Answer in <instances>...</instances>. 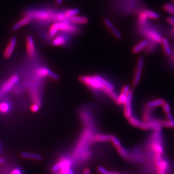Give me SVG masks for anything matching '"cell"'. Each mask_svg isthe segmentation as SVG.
<instances>
[{
  "label": "cell",
  "instance_id": "obj_1",
  "mask_svg": "<svg viewBox=\"0 0 174 174\" xmlns=\"http://www.w3.org/2000/svg\"><path fill=\"white\" fill-rule=\"evenodd\" d=\"M53 12L45 10H28L25 12V15L30 17L33 19L40 21L52 20Z\"/></svg>",
  "mask_w": 174,
  "mask_h": 174
},
{
  "label": "cell",
  "instance_id": "obj_2",
  "mask_svg": "<svg viewBox=\"0 0 174 174\" xmlns=\"http://www.w3.org/2000/svg\"><path fill=\"white\" fill-rule=\"evenodd\" d=\"M79 80L83 83L85 84L90 88L94 90H102L103 87L98 81L94 76H82L79 78Z\"/></svg>",
  "mask_w": 174,
  "mask_h": 174
},
{
  "label": "cell",
  "instance_id": "obj_3",
  "mask_svg": "<svg viewBox=\"0 0 174 174\" xmlns=\"http://www.w3.org/2000/svg\"><path fill=\"white\" fill-rule=\"evenodd\" d=\"M54 24L58 31L71 33H76L78 31L77 27L74 24H73L74 23L71 22L70 21L68 22V20L62 22H55Z\"/></svg>",
  "mask_w": 174,
  "mask_h": 174
},
{
  "label": "cell",
  "instance_id": "obj_4",
  "mask_svg": "<svg viewBox=\"0 0 174 174\" xmlns=\"http://www.w3.org/2000/svg\"><path fill=\"white\" fill-rule=\"evenodd\" d=\"M143 33L149 40L152 42L155 43H161L162 37L161 34L156 30L145 27L143 30Z\"/></svg>",
  "mask_w": 174,
  "mask_h": 174
},
{
  "label": "cell",
  "instance_id": "obj_5",
  "mask_svg": "<svg viewBox=\"0 0 174 174\" xmlns=\"http://www.w3.org/2000/svg\"><path fill=\"white\" fill-rule=\"evenodd\" d=\"M19 81V76L17 75H14L11 76L8 81H6L4 85L2 86L1 89V92L2 94L8 93L10 90L13 89L14 87L17 84Z\"/></svg>",
  "mask_w": 174,
  "mask_h": 174
},
{
  "label": "cell",
  "instance_id": "obj_6",
  "mask_svg": "<svg viewBox=\"0 0 174 174\" xmlns=\"http://www.w3.org/2000/svg\"><path fill=\"white\" fill-rule=\"evenodd\" d=\"M144 64V59L143 57H140L138 58V62H137L136 69L134 73V81H133V85L134 87L138 85V83H140L141 75H142Z\"/></svg>",
  "mask_w": 174,
  "mask_h": 174
},
{
  "label": "cell",
  "instance_id": "obj_7",
  "mask_svg": "<svg viewBox=\"0 0 174 174\" xmlns=\"http://www.w3.org/2000/svg\"><path fill=\"white\" fill-rule=\"evenodd\" d=\"M132 98H133V92L132 90H131L127 94V100L125 101V103L124 104L125 116L128 119L132 116Z\"/></svg>",
  "mask_w": 174,
  "mask_h": 174
},
{
  "label": "cell",
  "instance_id": "obj_8",
  "mask_svg": "<svg viewBox=\"0 0 174 174\" xmlns=\"http://www.w3.org/2000/svg\"><path fill=\"white\" fill-rule=\"evenodd\" d=\"M36 75L39 77L45 78L46 76L50 77L54 80H58L59 77L57 74L52 71L49 68L46 67H41L39 68L36 70Z\"/></svg>",
  "mask_w": 174,
  "mask_h": 174
},
{
  "label": "cell",
  "instance_id": "obj_9",
  "mask_svg": "<svg viewBox=\"0 0 174 174\" xmlns=\"http://www.w3.org/2000/svg\"><path fill=\"white\" fill-rule=\"evenodd\" d=\"M128 121L130 124L135 127H137L143 130H149L148 125L146 122L140 121L138 118H136L134 116H132L129 118Z\"/></svg>",
  "mask_w": 174,
  "mask_h": 174
},
{
  "label": "cell",
  "instance_id": "obj_10",
  "mask_svg": "<svg viewBox=\"0 0 174 174\" xmlns=\"http://www.w3.org/2000/svg\"><path fill=\"white\" fill-rule=\"evenodd\" d=\"M26 45L28 54L30 56L33 57L36 54V48L33 38L28 35L26 38Z\"/></svg>",
  "mask_w": 174,
  "mask_h": 174
},
{
  "label": "cell",
  "instance_id": "obj_11",
  "mask_svg": "<svg viewBox=\"0 0 174 174\" xmlns=\"http://www.w3.org/2000/svg\"><path fill=\"white\" fill-rule=\"evenodd\" d=\"M71 166V162L69 161L68 159H63L61 161L58 162L57 163L52 167V170L55 172L58 171H60L61 169L64 168H67V167H70Z\"/></svg>",
  "mask_w": 174,
  "mask_h": 174
},
{
  "label": "cell",
  "instance_id": "obj_12",
  "mask_svg": "<svg viewBox=\"0 0 174 174\" xmlns=\"http://www.w3.org/2000/svg\"><path fill=\"white\" fill-rule=\"evenodd\" d=\"M17 44V39L15 37H13L9 41V44L5 51L4 56L5 58H8L13 53L14 50Z\"/></svg>",
  "mask_w": 174,
  "mask_h": 174
},
{
  "label": "cell",
  "instance_id": "obj_13",
  "mask_svg": "<svg viewBox=\"0 0 174 174\" xmlns=\"http://www.w3.org/2000/svg\"><path fill=\"white\" fill-rule=\"evenodd\" d=\"M32 19L30 17L25 15L23 18H22L20 21H19L18 22L16 23L13 27V31H17L19 29H20L21 27H23L30 23H31Z\"/></svg>",
  "mask_w": 174,
  "mask_h": 174
},
{
  "label": "cell",
  "instance_id": "obj_14",
  "mask_svg": "<svg viewBox=\"0 0 174 174\" xmlns=\"http://www.w3.org/2000/svg\"><path fill=\"white\" fill-rule=\"evenodd\" d=\"M104 23L105 24V25L107 26V28L111 31L112 33H113V35L115 36L118 39H121L122 35L121 34V32L119 31L114 26V25L112 24V22L108 19L107 18L104 19Z\"/></svg>",
  "mask_w": 174,
  "mask_h": 174
},
{
  "label": "cell",
  "instance_id": "obj_15",
  "mask_svg": "<svg viewBox=\"0 0 174 174\" xmlns=\"http://www.w3.org/2000/svg\"><path fill=\"white\" fill-rule=\"evenodd\" d=\"M67 41V37L64 35H61L54 39L52 41V45L55 46H63L66 44Z\"/></svg>",
  "mask_w": 174,
  "mask_h": 174
},
{
  "label": "cell",
  "instance_id": "obj_16",
  "mask_svg": "<svg viewBox=\"0 0 174 174\" xmlns=\"http://www.w3.org/2000/svg\"><path fill=\"white\" fill-rule=\"evenodd\" d=\"M165 101L162 98L156 99V100H152V101L148 102L146 104V107L149 109L156 108V107H159V106H161Z\"/></svg>",
  "mask_w": 174,
  "mask_h": 174
},
{
  "label": "cell",
  "instance_id": "obj_17",
  "mask_svg": "<svg viewBox=\"0 0 174 174\" xmlns=\"http://www.w3.org/2000/svg\"><path fill=\"white\" fill-rule=\"evenodd\" d=\"M94 77L98 80V81L101 84V85H103L104 88L110 90H114V87L110 82H109V81H107L100 75H94Z\"/></svg>",
  "mask_w": 174,
  "mask_h": 174
},
{
  "label": "cell",
  "instance_id": "obj_18",
  "mask_svg": "<svg viewBox=\"0 0 174 174\" xmlns=\"http://www.w3.org/2000/svg\"><path fill=\"white\" fill-rule=\"evenodd\" d=\"M161 43L166 55L167 56L171 55L172 52L169 40L166 38H162Z\"/></svg>",
  "mask_w": 174,
  "mask_h": 174
},
{
  "label": "cell",
  "instance_id": "obj_19",
  "mask_svg": "<svg viewBox=\"0 0 174 174\" xmlns=\"http://www.w3.org/2000/svg\"><path fill=\"white\" fill-rule=\"evenodd\" d=\"M148 43H149V41L147 40H144L140 41L138 44L134 46V48L132 49V52L135 54L140 53L143 50L147 48Z\"/></svg>",
  "mask_w": 174,
  "mask_h": 174
},
{
  "label": "cell",
  "instance_id": "obj_20",
  "mask_svg": "<svg viewBox=\"0 0 174 174\" xmlns=\"http://www.w3.org/2000/svg\"><path fill=\"white\" fill-rule=\"evenodd\" d=\"M21 156L24 158L31 159V160H36V161H41L42 160V157L40 156L39 154L28 153V152H22L21 153Z\"/></svg>",
  "mask_w": 174,
  "mask_h": 174
},
{
  "label": "cell",
  "instance_id": "obj_21",
  "mask_svg": "<svg viewBox=\"0 0 174 174\" xmlns=\"http://www.w3.org/2000/svg\"><path fill=\"white\" fill-rule=\"evenodd\" d=\"M112 135L106 134H97L94 137V140L98 142L111 141Z\"/></svg>",
  "mask_w": 174,
  "mask_h": 174
},
{
  "label": "cell",
  "instance_id": "obj_22",
  "mask_svg": "<svg viewBox=\"0 0 174 174\" xmlns=\"http://www.w3.org/2000/svg\"><path fill=\"white\" fill-rule=\"evenodd\" d=\"M68 21L74 24H84L88 22V19L85 17L81 16H74L70 18Z\"/></svg>",
  "mask_w": 174,
  "mask_h": 174
},
{
  "label": "cell",
  "instance_id": "obj_23",
  "mask_svg": "<svg viewBox=\"0 0 174 174\" xmlns=\"http://www.w3.org/2000/svg\"><path fill=\"white\" fill-rule=\"evenodd\" d=\"M142 13L145 15L146 18L148 19H158L160 18V14L155 12L153 11L152 10H144L142 12Z\"/></svg>",
  "mask_w": 174,
  "mask_h": 174
},
{
  "label": "cell",
  "instance_id": "obj_24",
  "mask_svg": "<svg viewBox=\"0 0 174 174\" xmlns=\"http://www.w3.org/2000/svg\"><path fill=\"white\" fill-rule=\"evenodd\" d=\"M11 109V105L8 101H3L0 102V113L7 114Z\"/></svg>",
  "mask_w": 174,
  "mask_h": 174
},
{
  "label": "cell",
  "instance_id": "obj_25",
  "mask_svg": "<svg viewBox=\"0 0 174 174\" xmlns=\"http://www.w3.org/2000/svg\"><path fill=\"white\" fill-rule=\"evenodd\" d=\"M80 13V10L78 9H71L65 11V17L66 20H69L72 17H74Z\"/></svg>",
  "mask_w": 174,
  "mask_h": 174
},
{
  "label": "cell",
  "instance_id": "obj_26",
  "mask_svg": "<svg viewBox=\"0 0 174 174\" xmlns=\"http://www.w3.org/2000/svg\"><path fill=\"white\" fill-rule=\"evenodd\" d=\"M117 150L118 153L124 158H128L129 157V153L127 151V150L124 147H122V146L118 148H117Z\"/></svg>",
  "mask_w": 174,
  "mask_h": 174
},
{
  "label": "cell",
  "instance_id": "obj_27",
  "mask_svg": "<svg viewBox=\"0 0 174 174\" xmlns=\"http://www.w3.org/2000/svg\"><path fill=\"white\" fill-rule=\"evenodd\" d=\"M58 29L57 28V27L55 26V24H53L52 25V26L50 28L49 31V38H53L55 36H56V35L58 33Z\"/></svg>",
  "mask_w": 174,
  "mask_h": 174
},
{
  "label": "cell",
  "instance_id": "obj_28",
  "mask_svg": "<svg viewBox=\"0 0 174 174\" xmlns=\"http://www.w3.org/2000/svg\"><path fill=\"white\" fill-rule=\"evenodd\" d=\"M163 9L166 12L174 15V5L166 4L163 6Z\"/></svg>",
  "mask_w": 174,
  "mask_h": 174
},
{
  "label": "cell",
  "instance_id": "obj_29",
  "mask_svg": "<svg viewBox=\"0 0 174 174\" xmlns=\"http://www.w3.org/2000/svg\"><path fill=\"white\" fill-rule=\"evenodd\" d=\"M127 95L125 94L121 93L118 96V105H124L127 100Z\"/></svg>",
  "mask_w": 174,
  "mask_h": 174
},
{
  "label": "cell",
  "instance_id": "obj_30",
  "mask_svg": "<svg viewBox=\"0 0 174 174\" xmlns=\"http://www.w3.org/2000/svg\"><path fill=\"white\" fill-rule=\"evenodd\" d=\"M161 106L162 107L163 112H165V114H167L171 112V107L169 103H166V101H165Z\"/></svg>",
  "mask_w": 174,
  "mask_h": 174
},
{
  "label": "cell",
  "instance_id": "obj_31",
  "mask_svg": "<svg viewBox=\"0 0 174 174\" xmlns=\"http://www.w3.org/2000/svg\"><path fill=\"white\" fill-rule=\"evenodd\" d=\"M111 141H112V144H113V145L116 147V149L122 146L120 141L118 140V138H116V137L114 136H112Z\"/></svg>",
  "mask_w": 174,
  "mask_h": 174
},
{
  "label": "cell",
  "instance_id": "obj_32",
  "mask_svg": "<svg viewBox=\"0 0 174 174\" xmlns=\"http://www.w3.org/2000/svg\"><path fill=\"white\" fill-rule=\"evenodd\" d=\"M60 172L61 174H74V171L70 167L62 169L60 170Z\"/></svg>",
  "mask_w": 174,
  "mask_h": 174
},
{
  "label": "cell",
  "instance_id": "obj_33",
  "mask_svg": "<svg viewBox=\"0 0 174 174\" xmlns=\"http://www.w3.org/2000/svg\"><path fill=\"white\" fill-rule=\"evenodd\" d=\"M98 172L101 174H114V172H111L108 171L106 169H105L104 167L100 166L98 167Z\"/></svg>",
  "mask_w": 174,
  "mask_h": 174
},
{
  "label": "cell",
  "instance_id": "obj_34",
  "mask_svg": "<svg viewBox=\"0 0 174 174\" xmlns=\"http://www.w3.org/2000/svg\"><path fill=\"white\" fill-rule=\"evenodd\" d=\"M131 90L130 89V87L128 85H125L123 87V89L122 90L121 93L125 94L127 95Z\"/></svg>",
  "mask_w": 174,
  "mask_h": 174
},
{
  "label": "cell",
  "instance_id": "obj_35",
  "mask_svg": "<svg viewBox=\"0 0 174 174\" xmlns=\"http://www.w3.org/2000/svg\"><path fill=\"white\" fill-rule=\"evenodd\" d=\"M40 109V105L34 103L31 107V110L33 112H37Z\"/></svg>",
  "mask_w": 174,
  "mask_h": 174
},
{
  "label": "cell",
  "instance_id": "obj_36",
  "mask_svg": "<svg viewBox=\"0 0 174 174\" xmlns=\"http://www.w3.org/2000/svg\"><path fill=\"white\" fill-rule=\"evenodd\" d=\"M166 118H167V121H170V122H173V121H174V117H173L172 114H171V112L167 114H166Z\"/></svg>",
  "mask_w": 174,
  "mask_h": 174
},
{
  "label": "cell",
  "instance_id": "obj_37",
  "mask_svg": "<svg viewBox=\"0 0 174 174\" xmlns=\"http://www.w3.org/2000/svg\"><path fill=\"white\" fill-rule=\"evenodd\" d=\"M167 22L168 23L170 24L171 25L174 26V17H169L166 19Z\"/></svg>",
  "mask_w": 174,
  "mask_h": 174
},
{
  "label": "cell",
  "instance_id": "obj_38",
  "mask_svg": "<svg viewBox=\"0 0 174 174\" xmlns=\"http://www.w3.org/2000/svg\"><path fill=\"white\" fill-rule=\"evenodd\" d=\"M11 174H22V172L19 169H14L11 171Z\"/></svg>",
  "mask_w": 174,
  "mask_h": 174
},
{
  "label": "cell",
  "instance_id": "obj_39",
  "mask_svg": "<svg viewBox=\"0 0 174 174\" xmlns=\"http://www.w3.org/2000/svg\"><path fill=\"white\" fill-rule=\"evenodd\" d=\"M83 174H90V171L88 168H86L83 171Z\"/></svg>",
  "mask_w": 174,
  "mask_h": 174
},
{
  "label": "cell",
  "instance_id": "obj_40",
  "mask_svg": "<svg viewBox=\"0 0 174 174\" xmlns=\"http://www.w3.org/2000/svg\"><path fill=\"white\" fill-rule=\"evenodd\" d=\"M55 2H56V4L58 5H60L62 3L63 0H55Z\"/></svg>",
  "mask_w": 174,
  "mask_h": 174
},
{
  "label": "cell",
  "instance_id": "obj_41",
  "mask_svg": "<svg viewBox=\"0 0 174 174\" xmlns=\"http://www.w3.org/2000/svg\"><path fill=\"white\" fill-rule=\"evenodd\" d=\"M5 162V159L4 158H0V165L3 164Z\"/></svg>",
  "mask_w": 174,
  "mask_h": 174
},
{
  "label": "cell",
  "instance_id": "obj_42",
  "mask_svg": "<svg viewBox=\"0 0 174 174\" xmlns=\"http://www.w3.org/2000/svg\"><path fill=\"white\" fill-rule=\"evenodd\" d=\"M114 174H121L120 173H119V172H114Z\"/></svg>",
  "mask_w": 174,
  "mask_h": 174
},
{
  "label": "cell",
  "instance_id": "obj_43",
  "mask_svg": "<svg viewBox=\"0 0 174 174\" xmlns=\"http://www.w3.org/2000/svg\"><path fill=\"white\" fill-rule=\"evenodd\" d=\"M1 94H2V93H1V92H0V97H1Z\"/></svg>",
  "mask_w": 174,
  "mask_h": 174
},
{
  "label": "cell",
  "instance_id": "obj_44",
  "mask_svg": "<svg viewBox=\"0 0 174 174\" xmlns=\"http://www.w3.org/2000/svg\"><path fill=\"white\" fill-rule=\"evenodd\" d=\"M173 2H174V0H173Z\"/></svg>",
  "mask_w": 174,
  "mask_h": 174
},
{
  "label": "cell",
  "instance_id": "obj_45",
  "mask_svg": "<svg viewBox=\"0 0 174 174\" xmlns=\"http://www.w3.org/2000/svg\"></svg>",
  "mask_w": 174,
  "mask_h": 174
},
{
  "label": "cell",
  "instance_id": "obj_46",
  "mask_svg": "<svg viewBox=\"0 0 174 174\" xmlns=\"http://www.w3.org/2000/svg\"></svg>",
  "mask_w": 174,
  "mask_h": 174
},
{
  "label": "cell",
  "instance_id": "obj_47",
  "mask_svg": "<svg viewBox=\"0 0 174 174\" xmlns=\"http://www.w3.org/2000/svg\"></svg>",
  "mask_w": 174,
  "mask_h": 174
}]
</instances>
